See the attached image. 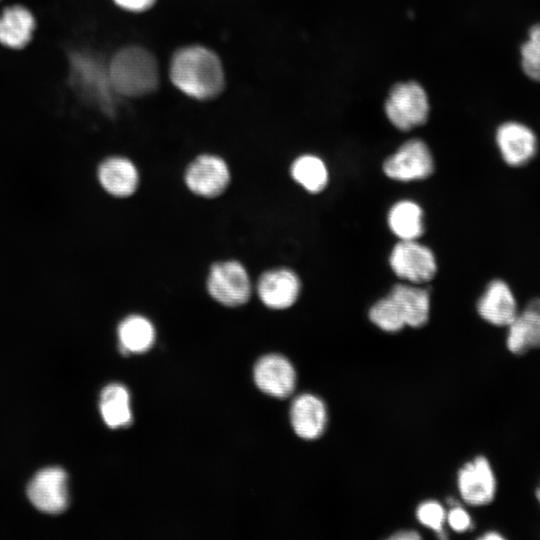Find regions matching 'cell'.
I'll use <instances>...</instances> for the list:
<instances>
[{
    "label": "cell",
    "mask_w": 540,
    "mask_h": 540,
    "mask_svg": "<svg viewBox=\"0 0 540 540\" xmlns=\"http://www.w3.org/2000/svg\"><path fill=\"white\" fill-rule=\"evenodd\" d=\"M64 55V83L70 92L103 113L112 114L118 96L110 82L107 62L96 52L85 48L70 47Z\"/></svg>",
    "instance_id": "cell-1"
},
{
    "label": "cell",
    "mask_w": 540,
    "mask_h": 540,
    "mask_svg": "<svg viewBox=\"0 0 540 540\" xmlns=\"http://www.w3.org/2000/svg\"><path fill=\"white\" fill-rule=\"evenodd\" d=\"M170 79L185 95L207 100L224 87V70L219 57L210 49L191 45L177 50L170 62Z\"/></svg>",
    "instance_id": "cell-2"
},
{
    "label": "cell",
    "mask_w": 540,
    "mask_h": 540,
    "mask_svg": "<svg viewBox=\"0 0 540 540\" xmlns=\"http://www.w3.org/2000/svg\"><path fill=\"white\" fill-rule=\"evenodd\" d=\"M108 74L118 97H140L153 92L159 83L155 57L139 46H127L107 61Z\"/></svg>",
    "instance_id": "cell-3"
},
{
    "label": "cell",
    "mask_w": 540,
    "mask_h": 540,
    "mask_svg": "<svg viewBox=\"0 0 540 540\" xmlns=\"http://www.w3.org/2000/svg\"><path fill=\"white\" fill-rule=\"evenodd\" d=\"M205 288L210 298L229 308L247 304L254 291L246 266L236 259L213 262L206 275Z\"/></svg>",
    "instance_id": "cell-4"
},
{
    "label": "cell",
    "mask_w": 540,
    "mask_h": 540,
    "mask_svg": "<svg viewBox=\"0 0 540 540\" xmlns=\"http://www.w3.org/2000/svg\"><path fill=\"white\" fill-rule=\"evenodd\" d=\"M232 180L227 161L214 153H202L185 167L183 181L187 190L196 197L215 199L223 195Z\"/></svg>",
    "instance_id": "cell-5"
},
{
    "label": "cell",
    "mask_w": 540,
    "mask_h": 540,
    "mask_svg": "<svg viewBox=\"0 0 540 540\" xmlns=\"http://www.w3.org/2000/svg\"><path fill=\"white\" fill-rule=\"evenodd\" d=\"M390 122L400 130H410L426 122L429 102L425 90L416 82L396 84L385 103Z\"/></svg>",
    "instance_id": "cell-6"
},
{
    "label": "cell",
    "mask_w": 540,
    "mask_h": 540,
    "mask_svg": "<svg viewBox=\"0 0 540 540\" xmlns=\"http://www.w3.org/2000/svg\"><path fill=\"white\" fill-rule=\"evenodd\" d=\"M27 497L40 512L58 515L69 506L68 475L59 467L39 471L27 486Z\"/></svg>",
    "instance_id": "cell-7"
},
{
    "label": "cell",
    "mask_w": 540,
    "mask_h": 540,
    "mask_svg": "<svg viewBox=\"0 0 540 540\" xmlns=\"http://www.w3.org/2000/svg\"><path fill=\"white\" fill-rule=\"evenodd\" d=\"M95 180L98 187L109 197L126 199L137 192L140 185V172L130 158L113 154L98 162Z\"/></svg>",
    "instance_id": "cell-8"
},
{
    "label": "cell",
    "mask_w": 540,
    "mask_h": 540,
    "mask_svg": "<svg viewBox=\"0 0 540 540\" xmlns=\"http://www.w3.org/2000/svg\"><path fill=\"white\" fill-rule=\"evenodd\" d=\"M38 28L34 11L22 2H8L0 6V47L22 51L31 45Z\"/></svg>",
    "instance_id": "cell-9"
},
{
    "label": "cell",
    "mask_w": 540,
    "mask_h": 540,
    "mask_svg": "<svg viewBox=\"0 0 540 540\" xmlns=\"http://www.w3.org/2000/svg\"><path fill=\"white\" fill-rule=\"evenodd\" d=\"M389 262L399 278L412 283L431 280L437 270L433 252L416 240H400L392 249Z\"/></svg>",
    "instance_id": "cell-10"
},
{
    "label": "cell",
    "mask_w": 540,
    "mask_h": 540,
    "mask_svg": "<svg viewBox=\"0 0 540 540\" xmlns=\"http://www.w3.org/2000/svg\"><path fill=\"white\" fill-rule=\"evenodd\" d=\"M433 157L420 139H411L383 163L385 174L398 181L425 179L433 172Z\"/></svg>",
    "instance_id": "cell-11"
},
{
    "label": "cell",
    "mask_w": 540,
    "mask_h": 540,
    "mask_svg": "<svg viewBox=\"0 0 540 540\" xmlns=\"http://www.w3.org/2000/svg\"><path fill=\"white\" fill-rule=\"evenodd\" d=\"M495 140L503 161L512 168L526 166L538 152L535 132L521 122L502 123L496 130Z\"/></svg>",
    "instance_id": "cell-12"
},
{
    "label": "cell",
    "mask_w": 540,
    "mask_h": 540,
    "mask_svg": "<svg viewBox=\"0 0 540 540\" xmlns=\"http://www.w3.org/2000/svg\"><path fill=\"white\" fill-rule=\"evenodd\" d=\"M254 289L264 306L282 310L291 307L297 301L301 282L297 274L289 268H272L259 275Z\"/></svg>",
    "instance_id": "cell-13"
},
{
    "label": "cell",
    "mask_w": 540,
    "mask_h": 540,
    "mask_svg": "<svg viewBox=\"0 0 540 540\" xmlns=\"http://www.w3.org/2000/svg\"><path fill=\"white\" fill-rule=\"evenodd\" d=\"M458 488L462 499L469 505L483 506L492 502L497 482L489 461L478 456L465 464L458 473Z\"/></svg>",
    "instance_id": "cell-14"
},
{
    "label": "cell",
    "mask_w": 540,
    "mask_h": 540,
    "mask_svg": "<svg viewBox=\"0 0 540 540\" xmlns=\"http://www.w3.org/2000/svg\"><path fill=\"white\" fill-rule=\"evenodd\" d=\"M477 311L483 320L497 327H508L520 312L512 288L502 279L488 283L477 302Z\"/></svg>",
    "instance_id": "cell-15"
},
{
    "label": "cell",
    "mask_w": 540,
    "mask_h": 540,
    "mask_svg": "<svg viewBox=\"0 0 540 540\" xmlns=\"http://www.w3.org/2000/svg\"><path fill=\"white\" fill-rule=\"evenodd\" d=\"M257 387L267 395L286 398L296 386V372L290 361L279 354H269L258 360L254 368Z\"/></svg>",
    "instance_id": "cell-16"
},
{
    "label": "cell",
    "mask_w": 540,
    "mask_h": 540,
    "mask_svg": "<svg viewBox=\"0 0 540 540\" xmlns=\"http://www.w3.org/2000/svg\"><path fill=\"white\" fill-rule=\"evenodd\" d=\"M290 419L295 433L306 440L322 435L327 424L324 402L315 395H299L292 403Z\"/></svg>",
    "instance_id": "cell-17"
},
{
    "label": "cell",
    "mask_w": 540,
    "mask_h": 540,
    "mask_svg": "<svg viewBox=\"0 0 540 540\" xmlns=\"http://www.w3.org/2000/svg\"><path fill=\"white\" fill-rule=\"evenodd\" d=\"M506 346L514 355L539 349L540 312L525 306L507 327Z\"/></svg>",
    "instance_id": "cell-18"
},
{
    "label": "cell",
    "mask_w": 540,
    "mask_h": 540,
    "mask_svg": "<svg viewBox=\"0 0 540 540\" xmlns=\"http://www.w3.org/2000/svg\"><path fill=\"white\" fill-rule=\"evenodd\" d=\"M119 348L123 354L144 353L155 342L156 330L145 316L131 314L123 318L117 327Z\"/></svg>",
    "instance_id": "cell-19"
},
{
    "label": "cell",
    "mask_w": 540,
    "mask_h": 540,
    "mask_svg": "<svg viewBox=\"0 0 540 540\" xmlns=\"http://www.w3.org/2000/svg\"><path fill=\"white\" fill-rule=\"evenodd\" d=\"M389 295L397 303L406 325L423 326L429 317L430 297L427 290L413 285L397 284Z\"/></svg>",
    "instance_id": "cell-20"
},
{
    "label": "cell",
    "mask_w": 540,
    "mask_h": 540,
    "mask_svg": "<svg viewBox=\"0 0 540 540\" xmlns=\"http://www.w3.org/2000/svg\"><path fill=\"white\" fill-rule=\"evenodd\" d=\"M99 409L104 422L112 429L127 427L133 421L130 395L121 384L113 383L102 390Z\"/></svg>",
    "instance_id": "cell-21"
},
{
    "label": "cell",
    "mask_w": 540,
    "mask_h": 540,
    "mask_svg": "<svg viewBox=\"0 0 540 540\" xmlns=\"http://www.w3.org/2000/svg\"><path fill=\"white\" fill-rule=\"evenodd\" d=\"M388 225L400 240H416L424 230L423 211L413 201H399L389 210Z\"/></svg>",
    "instance_id": "cell-22"
},
{
    "label": "cell",
    "mask_w": 540,
    "mask_h": 540,
    "mask_svg": "<svg viewBox=\"0 0 540 540\" xmlns=\"http://www.w3.org/2000/svg\"><path fill=\"white\" fill-rule=\"evenodd\" d=\"M292 179L310 193L322 191L328 183V170L317 156L305 154L297 157L290 166Z\"/></svg>",
    "instance_id": "cell-23"
},
{
    "label": "cell",
    "mask_w": 540,
    "mask_h": 540,
    "mask_svg": "<svg viewBox=\"0 0 540 540\" xmlns=\"http://www.w3.org/2000/svg\"><path fill=\"white\" fill-rule=\"evenodd\" d=\"M369 318L376 326L387 332L399 331L406 325L397 303L390 295L371 307Z\"/></svg>",
    "instance_id": "cell-24"
},
{
    "label": "cell",
    "mask_w": 540,
    "mask_h": 540,
    "mask_svg": "<svg viewBox=\"0 0 540 540\" xmlns=\"http://www.w3.org/2000/svg\"><path fill=\"white\" fill-rule=\"evenodd\" d=\"M520 54L525 75L540 82V23L529 29L528 39L522 44Z\"/></svg>",
    "instance_id": "cell-25"
},
{
    "label": "cell",
    "mask_w": 540,
    "mask_h": 540,
    "mask_svg": "<svg viewBox=\"0 0 540 540\" xmlns=\"http://www.w3.org/2000/svg\"><path fill=\"white\" fill-rule=\"evenodd\" d=\"M417 518L424 526L443 533V523L446 518L444 508L436 501L422 503L417 509Z\"/></svg>",
    "instance_id": "cell-26"
},
{
    "label": "cell",
    "mask_w": 540,
    "mask_h": 540,
    "mask_svg": "<svg viewBox=\"0 0 540 540\" xmlns=\"http://www.w3.org/2000/svg\"><path fill=\"white\" fill-rule=\"evenodd\" d=\"M447 521L449 526L457 532H464L472 526L469 514L461 507H453L447 515Z\"/></svg>",
    "instance_id": "cell-27"
},
{
    "label": "cell",
    "mask_w": 540,
    "mask_h": 540,
    "mask_svg": "<svg viewBox=\"0 0 540 540\" xmlns=\"http://www.w3.org/2000/svg\"><path fill=\"white\" fill-rule=\"evenodd\" d=\"M120 9L129 12H144L150 9L155 0H112Z\"/></svg>",
    "instance_id": "cell-28"
},
{
    "label": "cell",
    "mask_w": 540,
    "mask_h": 540,
    "mask_svg": "<svg viewBox=\"0 0 540 540\" xmlns=\"http://www.w3.org/2000/svg\"><path fill=\"white\" fill-rule=\"evenodd\" d=\"M390 539L393 540H418L420 539V535L415 531L405 530V531H399L392 535Z\"/></svg>",
    "instance_id": "cell-29"
},
{
    "label": "cell",
    "mask_w": 540,
    "mask_h": 540,
    "mask_svg": "<svg viewBox=\"0 0 540 540\" xmlns=\"http://www.w3.org/2000/svg\"><path fill=\"white\" fill-rule=\"evenodd\" d=\"M503 538L502 535L495 531L487 532L481 537L483 540H502Z\"/></svg>",
    "instance_id": "cell-30"
},
{
    "label": "cell",
    "mask_w": 540,
    "mask_h": 540,
    "mask_svg": "<svg viewBox=\"0 0 540 540\" xmlns=\"http://www.w3.org/2000/svg\"><path fill=\"white\" fill-rule=\"evenodd\" d=\"M535 495H536V498H537L538 502L540 503V486H539L538 489L536 490Z\"/></svg>",
    "instance_id": "cell-31"
},
{
    "label": "cell",
    "mask_w": 540,
    "mask_h": 540,
    "mask_svg": "<svg viewBox=\"0 0 540 540\" xmlns=\"http://www.w3.org/2000/svg\"><path fill=\"white\" fill-rule=\"evenodd\" d=\"M5 0H0V5L4 3Z\"/></svg>",
    "instance_id": "cell-32"
}]
</instances>
